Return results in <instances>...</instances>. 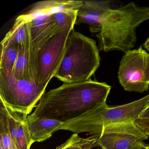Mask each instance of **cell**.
I'll list each match as a JSON object with an SVG mask.
<instances>
[{
    "mask_svg": "<svg viewBox=\"0 0 149 149\" xmlns=\"http://www.w3.org/2000/svg\"><path fill=\"white\" fill-rule=\"evenodd\" d=\"M71 31L66 30L55 35L36 54L37 82L39 85L47 86L54 77L62 61L66 43Z\"/></svg>",
    "mask_w": 149,
    "mask_h": 149,
    "instance_id": "52a82bcc",
    "label": "cell"
},
{
    "mask_svg": "<svg viewBox=\"0 0 149 149\" xmlns=\"http://www.w3.org/2000/svg\"><path fill=\"white\" fill-rule=\"evenodd\" d=\"M148 136L135 122L111 124L104 126L95 145L103 149H129Z\"/></svg>",
    "mask_w": 149,
    "mask_h": 149,
    "instance_id": "ba28073f",
    "label": "cell"
},
{
    "mask_svg": "<svg viewBox=\"0 0 149 149\" xmlns=\"http://www.w3.org/2000/svg\"><path fill=\"white\" fill-rule=\"evenodd\" d=\"M13 75L19 80H27L38 84L36 55L33 50L31 38L26 46L19 50Z\"/></svg>",
    "mask_w": 149,
    "mask_h": 149,
    "instance_id": "4fadbf2b",
    "label": "cell"
},
{
    "mask_svg": "<svg viewBox=\"0 0 149 149\" xmlns=\"http://www.w3.org/2000/svg\"><path fill=\"white\" fill-rule=\"evenodd\" d=\"M111 87L91 80L64 83L42 97L34 111L29 116L71 122L106 102Z\"/></svg>",
    "mask_w": 149,
    "mask_h": 149,
    "instance_id": "6da1fadb",
    "label": "cell"
},
{
    "mask_svg": "<svg viewBox=\"0 0 149 149\" xmlns=\"http://www.w3.org/2000/svg\"><path fill=\"white\" fill-rule=\"evenodd\" d=\"M140 149H149V145L146 144L143 142Z\"/></svg>",
    "mask_w": 149,
    "mask_h": 149,
    "instance_id": "cb8c5ba5",
    "label": "cell"
},
{
    "mask_svg": "<svg viewBox=\"0 0 149 149\" xmlns=\"http://www.w3.org/2000/svg\"><path fill=\"white\" fill-rule=\"evenodd\" d=\"M135 123L145 133L149 136V118H138Z\"/></svg>",
    "mask_w": 149,
    "mask_h": 149,
    "instance_id": "ffe728a7",
    "label": "cell"
},
{
    "mask_svg": "<svg viewBox=\"0 0 149 149\" xmlns=\"http://www.w3.org/2000/svg\"><path fill=\"white\" fill-rule=\"evenodd\" d=\"M64 123L47 118H36L28 116L26 124L33 143L43 142L59 130Z\"/></svg>",
    "mask_w": 149,
    "mask_h": 149,
    "instance_id": "5bb4252c",
    "label": "cell"
},
{
    "mask_svg": "<svg viewBox=\"0 0 149 149\" xmlns=\"http://www.w3.org/2000/svg\"><path fill=\"white\" fill-rule=\"evenodd\" d=\"M143 47L149 52V38L143 44Z\"/></svg>",
    "mask_w": 149,
    "mask_h": 149,
    "instance_id": "7402d4cb",
    "label": "cell"
},
{
    "mask_svg": "<svg viewBox=\"0 0 149 149\" xmlns=\"http://www.w3.org/2000/svg\"><path fill=\"white\" fill-rule=\"evenodd\" d=\"M102 149V148H101V149Z\"/></svg>",
    "mask_w": 149,
    "mask_h": 149,
    "instance_id": "484cf974",
    "label": "cell"
},
{
    "mask_svg": "<svg viewBox=\"0 0 149 149\" xmlns=\"http://www.w3.org/2000/svg\"><path fill=\"white\" fill-rule=\"evenodd\" d=\"M149 106V95L134 102L114 107L104 103L78 118L64 124L59 130L70 131L77 134L87 132L98 138L104 126L117 123L135 122Z\"/></svg>",
    "mask_w": 149,
    "mask_h": 149,
    "instance_id": "277c9868",
    "label": "cell"
},
{
    "mask_svg": "<svg viewBox=\"0 0 149 149\" xmlns=\"http://www.w3.org/2000/svg\"><path fill=\"white\" fill-rule=\"evenodd\" d=\"M139 118H149V106L140 114Z\"/></svg>",
    "mask_w": 149,
    "mask_h": 149,
    "instance_id": "44dd1931",
    "label": "cell"
},
{
    "mask_svg": "<svg viewBox=\"0 0 149 149\" xmlns=\"http://www.w3.org/2000/svg\"><path fill=\"white\" fill-rule=\"evenodd\" d=\"M31 38L28 22L15 23L1 43L16 46L19 50L23 48Z\"/></svg>",
    "mask_w": 149,
    "mask_h": 149,
    "instance_id": "9a60e30c",
    "label": "cell"
},
{
    "mask_svg": "<svg viewBox=\"0 0 149 149\" xmlns=\"http://www.w3.org/2000/svg\"><path fill=\"white\" fill-rule=\"evenodd\" d=\"M1 50L0 70L13 74L18 59L19 48L11 44L1 43Z\"/></svg>",
    "mask_w": 149,
    "mask_h": 149,
    "instance_id": "2e32d148",
    "label": "cell"
},
{
    "mask_svg": "<svg viewBox=\"0 0 149 149\" xmlns=\"http://www.w3.org/2000/svg\"><path fill=\"white\" fill-rule=\"evenodd\" d=\"M0 146L4 149H18L8 130L6 115L0 109Z\"/></svg>",
    "mask_w": 149,
    "mask_h": 149,
    "instance_id": "d6986e66",
    "label": "cell"
},
{
    "mask_svg": "<svg viewBox=\"0 0 149 149\" xmlns=\"http://www.w3.org/2000/svg\"><path fill=\"white\" fill-rule=\"evenodd\" d=\"M97 138V137L92 136L87 138H83L78 134L74 133L56 149H91L94 147Z\"/></svg>",
    "mask_w": 149,
    "mask_h": 149,
    "instance_id": "ac0fdd59",
    "label": "cell"
},
{
    "mask_svg": "<svg viewBox=\"0 0 149 149\" xmlns=\"http://www.w3.org/2000/svg\"><path fill=\"white\" fill-rule=\"evenodd\" d=\"M147 20L149 7L134 2L106 12L96 32L99 50L124 53L132 50L136 42V28Z\"/></svg>",
    "mask_w": 149,
    "mask_h": 149,
    "instance_id": "7a4b0ae2",
    "label": "cell"
},
{
    "mask_svg": "<svg viewBox=\"0 0 149 149\" xmlns=\"http://www.w3.org/2000/svg\"><path fill=\"white\" fill-rule=\"evenodd\" d=\"M0 149H4V148H3V147H2V146H0Z\"/></svg>",
    "mask_w": 149,
    "mask_h": 149,
    "instance_id": "d4e9b609",
    "label": "cell"
},
{
    "mask_svg": "<svg viewBox=\"0 0 149 149\" xmlns=\"http://www.w3.org/2000/svg\"><path fill=\"white\" fill-rule=\"evenodd\" d=\"M0 109L6 115L7 124L11 137L18 149H30L33 141L26 124L28 115L14 111L0 100Z\"/></svg>",
    "mask_w": 149,
    "mask_h": 149,
    "instance_id": "30bf717a",
    "label": "cell"
},
{
    "mask_svg": "<svg viewBox=\"0 0 149 149\" xmlns=\"http://www.w3.org/2000/svg\"><path fill=\"white\" fill-rule=\"evenodd\" d=\"M82 1L50 0L36 3L29 12L19 16L15 23H26L34 17L42 14L51 15L66 10H78L82 6Z\"/></svg>",
    "mask_w": 149,
    "mask_h": 149,
    "instance_id": "7c38bea8",
    "label": "cell"
},
{
    "mask_svg": "<svg viewBox=\"0 0 149 149\" xmlns=\"http://www.w3.org/2000/svg\"><path fill=\"white\" fill-rule=\"evenodd\" d=\"M47 86L19 80L0 70V100L9 109L28 115L45 94Z\"/></svg>",
    "mask_w": 149,
    "mask_h": 149,
    "instance_id": "5b68a950",
    "label": "cell"
},
{
    "mask_svg": "<svg viewBox=\"0 0 149 149\" xmlns=\"http://www.w3.org/2000/svg\"><path fill=\"white\" fill-rule=\"evenodd\" d=\"M78 11L77 10H63L51 15L56 23L59 33L74 29Z\"/></svg>",
    "mask_w": 149,
    "mask_h": 149,
    "instance_id": "e0dca14e",
    "label": "cell"
},
{
    "mask_svg": "<svg viewBox=\"0 0 149 149\" xmlns=\"http://www.w3.org/2000/svg\"><path fill=\"white\" fill-rule=\"evenodd\" d=\"M142 142H139V143H137L136 144L134 145L131 148L129 149H140L141 146H142Z\"/></svg>",
    "mask_w": 149,
    "mask_h": 149,
    "instance_id": "603a6c76",
    "label": "cell"
},
{
    "mask_svg": "<svg viewBox=\"0 0 149 149\" xmlns=\"http://www.w3.org/2000/svg\"><path fill=\"white\" fill-rule=\"evenodd\" d=\"M27 22L29 24L33 50L36 55L51 37L59 33L51 15H40Z\"/></svg>",
    "mask_w": 149,
    "mask_h": 149,
    "instance_id": "8fae6325",
    "label": "cell"
},
{
    "mask_svg": "<svg viewBox=\"0 0 149 149\" xmlns=\"http://www.w3.org/2000/svg\"><path fill=\"white\" fill-rule=\"evenodd\" d=\"M82 6L77 12L76 24H87L91 30L96 32L105 13L122 6L119 1H82Z\"/></svg>",
    "mask_w": 149,
    "mask_h": 149,
    "instance_id": "9c48e42d",
    "label": "cell"
},
{
    "mask_svg": "<svg viewBox=\"0 0 149 149\" xmlns=\"http://www.w3.org/2000/svg\"><path fill=\"white\" fill-rule=\"evenodd\" d=\"M99 50L96 41L73 29L54 77L64 83L91 80L100 65Z\"/></svg>",
    "mask_w": 149,
    "mask_h": 149,
    "instance_id": "3957f363",
    "label": "cell"
},
{
    "mask_svg": "<svg viewBox=\"0 0 149 149\" xmlns=\"http://www.w3.org/2000/svg\"><path fill=\"white\" fill-rule=\"evenodd\" d=\"M118 77L126 91L142 93L149 89V54L142 46L125 53Z\"/></svg>",
    "mask_w": 149,
    "mask_h": 149,
    "instance_id": "8992f818",
    "label": "cell"
}]
</instances>
